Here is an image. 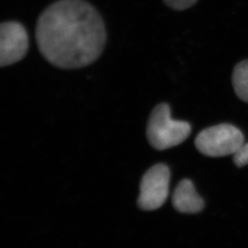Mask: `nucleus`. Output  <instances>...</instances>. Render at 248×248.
<instances>
[{
	"label": "nucleus",
	"instance_id": "obj_3",
	"mask_svg": "<svg viewBox=\"0 0 248 248\" xmlns=\"http://www.w3.org/2000/svg\"><path fill=\"white\" fill-rule=\"evenodd\" d=\"M244 144L240 129L230 124L210 127L200 132L195 138V146L207 157H224L234 155Z\"/></svg>",
	"mask_w": 248,
	"mask_h": 248
},
{
	"label": "nucleus",
	"instance_id": "obj_9",
	"mask_svg": "<svg viewBox=\"0 0 248 248\" xmlns=\"http://www.w3.org/2000/svg\"><path fill=\"white\" fill-rule=\"evenodd\" d=\"M234 162L238 167L248 164V143L243 144L234 155Z\"/></svg>",
	"mask_w": 248,
	"mask_h": 248
},
{
	"label": "nucleus",
	"instance_id": "obj_6",
	"mask_svg": "<svg viewBox=\"0 0 248 248\" xmlns=\"http://www.w3.org/2000/svg\"><path fill=\"white\" fill-rule=\"evenodd\" d=\"M172 203L176 211L183 214L198 213L204 208L203 199L189 179H183L178 183L172 197Z\"/></svg>",
	"mask_w": 248,
	"mask_h": 248
},
{
	"label": "nucleus",
	"instance_id": "obj_5",
	"mask_svg": "<svg viewBox=\"0 0 248 248\" xmlns=\"http://www.w3.org/2000/svg\"><path fill=\"white\" fill-rule=\"evenodd\" d=\"M29 37L25 27L17 21L3 22L0 25V65H12L26 56Z\"/></svg>",
	"mask_w": 248,
	"mask_h": 248
},
{
	"label": "nucleus",
	"instance_id": "obj_4",
	"mask_svg": "<svg viewBox=\"0 0 248 248\" xmlns=\"http://www.w3.org/2000/svg\"><path fill=\"white\" fill-rule=\"evenodd\" d=\"M170 171L168 166L157 164L153 166L140 181L138 205L143 211H151L164 205L169 195Z\"/></svg>",
	"mask_w": 248,
	"mask_h": 248
},
{
	"label": "nucleus",
	"instance_id": "obj_8",
	"mask_svg": "<svg viewBox=\"0 0 248 248\" xmlns=\"http://www.w3.org/2000/svg\"><path fill=\"white\" fill-rule=\"evenodd\" d=\"M168 7L176 11H184L194 6L198 0H163Z\"/></svg>",
	"mask_w": 248,
	"mask_h": 248
},
{
	"label": "nucleus",
	"instance_id": "obj_1",
	"mask_svg": "<svg viewBox=\"0 0 248 248\" xmlns=\"http://www.w3.org/2000/svg\"><path fill=\"white\" fill-rule=\"evenodd\" d=\"M35 40L40 53L63 69L84 68L103 52L107 32L103 19L85 0H58L38 18Z\"/></svg>",
	"mask_w": 248,
	"mask_h": 248
},
{
	"label": "nucleus",
	"instance_id": "obj_7",
	"mask_svg": "<svg viewBox=\"0 0 248 248\" xmlns=\"http://www.w3.org/2000/svg\"><path fill=\"white\" fill-rule=\"evenodd\" d=\"M232 84L237 96L248 103V60L239 62L234 67Z\"/></svg>",
	"mask_w": 248,
	"mask_h": 248
},
{
	"label": "nucleus",
	"instance_id": "obj_2",
	"mask_svg": "<svg viewBox=\"0 0 248 248\" xmlns=\"http://www.w3.org/2000/svg\"><path fill=\"white\" fill-rule=\"evenodd\" d=\"M170 108L167 104H160L150 115L147 125V138L150 145L157 150H165L180 145L191 133L186 122L171 118Z\"/></svg>",
	"mask_w": 248,
	"mask_h": 248
}]
</instances>
